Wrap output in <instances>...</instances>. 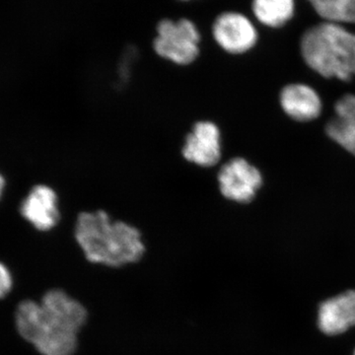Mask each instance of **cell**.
Listing matches in <instances>:
<instances>
[{
    "label": "cell",
    "instance_id": "8fae6325",
    "mask_svg": "<svg viewBox=\"0 0 355 355\" xmlns=\"http://www.w3.org/2000/svg\"><path fill=\"white\" fill-rule=\"evenodd\" d=\"M331 140L355 156V95L343 96L336 103L335 114L326 125Z\"/></svg>",
    "mask_w": 355,
    "mask_h": 355
},
{
    "label": "cell",
    "instance_id": "5bb4252c",
    "mask_svg": "<svg viewBox=\"0 0 355 355\" xmlns=\"http://www.w3.org/2000/svg\"><path fill=\"white\" fill-rule=\"evenodd\" d=\"M13 286L12 275L8 268L0 261V299L6 297Z\"/></svg>",
    "mask_w": 355,
    "mask_h": 355
},
{
    "label": "cell",
    "instance_id": "7c38bea8",
    "mask_svg": "<svg viewBox=\"0 0 355 355\" xmlns=\"http://www.w3.org/2000/svg\"><path fill=\"white\" fill-rule=\"evenodd\" d=\"M294 0H253L252 10L259 22L270 28L286 25L293 17Z\"/></svg>",
    "mask_w": 355,
    "mask_h": 355
},
{
    "label": "cell",
    "instance_id": "e0dca14e",
    "mask_svg": "<svg viewBox=\"0 0 355 355\" xmlns=\"http://www.w3.org/2000/svg\"><path fill=\"white\" fill-rule=\"evenodd\" d=\"M354 355H355V352H354Z\"/></svg>",
    "mask_w": 355,
    "mask_h": 355
},
{
    "label": "cell",
    "instance_id": "30bf717a",
    "mask_svg": "<svg viewBox=\"0 0 355 355\" xmlns=\"http://www.w3.org/2000/svg\"><path fill=\"white\" fill-rule=\"evenodd\" d=\"M279 102L289 118L301 123L316 120L323 109L321 97L316 90L302 83L284 86L280 92Z\"/></svg>",
    "mask_w": 355,
    "mask_h": 355
},
{
    "label": "cell",
    "instance_id": "52a82bcc",
    "mask_svg": "<svg viewBox=\"0 0 355 355\" xmlns=\"http://www.w3.org/2000/svg\"><path fill=\"white\" fill-rule=\"evenodd\" d=\"M212 39L226 53L244 55L256 46L258 31L244 14L226 11L219 14L211 26Z\"/></svg>",
    "mask_w": 355,
    "mask_h": 355
},
{
    "label": "cell",
    "instance_id": "6da1fadb",
    "mask_svg": "<svg viewBox=\"0 0 355 355\" xmlns=\"http://www.w3.org/2000/svg\"><path fill=\"white\" fill-rule=\"evenodd\" d=\"M73 234L85 258L96 265L121 268L137 263L146 252L140 229L105 209L80 210Z\"/></svg>",
    "mask_w": 355,
    "mask_h": 355
},
{
    "label": "cell",
    "instance_id": "9a60e30c",
    "mask_svg": "<svg viewBox=\"0 0 355 355\" xmlns=\"http://www.w3.org/2000/svg\"><path fill=\"white\" fill-rule=\"evenodd\" d=\"M4 189H6V179L0 174V200H1L2 195H3Z\"/></svg>",
    "mask_w": 355,
    "mask_h": 355
},
{
    "label": "cell",
    "instance_id": "4fadbf2b",
    "mask_svg": "<svg viewBox=\"0 0 355 355\" xmlns=\"http://www.w3.org/2000/svg\"><path fill=\"white\" fill-rule=\"evenodd\" d=\"M324 22L355 24V0H307Z\"/></svg>",
    "mask_w": 355,
    "mask_h": 355
},
{
    "label": "cell",
    "instance_id": "3957f363",
    "mask_svg": "<svg viewBox=\"0 0 355 355\" xmlns=\"http://www.w3.org/2000/svg\"><path fill=\"white\" fill-rule=\"evenodd\" d=\"M300 49L306 64L320 76L343 81L355 76V34L343 25L313 26L303 35Z\"/></svg>",
    "mask_w": 355,
    "mask_h": 355
},
{
    "label": "cell",
    "instance_id": "5b68a950",
    "mask_svg": "<svg viewBox=\"0 0 355 355\" xmlns=\"http://www.w3.org/2000/svg\"><path fill=\"white\" fill-rule=\"evenodd\" d=\"M180 156L189 166L210 170L220 164L223 139L218 123L209 119H197L182 137Z\"/></svg>",
    "mask_w": 355,
    "mask_h": 355
},
{
    "label": "cell",
    "instance_id": "ba28073f",
    "mask_svg": "<svg viewBox=\"0 0 355 355\" xmlns=\"http://www.w3.org/2000/svg\"><path fill=\"white\" fill-rule=\"evenodd\" d=\"M20 214L40 232L53 230L62 220L58 191L50 184H35L21 202Z\"/></svg>",
    "mask_w": 355,
    "mask_h": 355
},
{
    "label": "cell",
    "instance_id": "8992f818",
    "mask_svg": "<svg viewBox=\"0 0 355 355\" xmlns=\"http://www.w3.org/2000/svg\"><path fill=\"white\" fill-rule=\"evenodd\" d=\"M217 190L228 202L247 205L253 202L263 186V175L246 158L236 156L219 166L216 176Z\"/></svg>",
    "mask_w": 355,
    "mask_h": 355
},
{
    "label": "cell",
    "instance_id": "9c48e42d",
    "mask_svg": "<svg viewBox=\"0 0 355 355\" xmlns=\"http://www.w3.org/2000/svg\"><path fill=\"white\" fill-rule=\"evenodd\" d=\"M317 323L319 330L330 336L340 335L354 327L355 291H345L322 302Z\"/></svg>",
    "mask_w": 355,
    "mask_h": 355
},
{
    "label": "cell",
    "instance_id": "277c9868",
    "mask_svg": "<svg viewBox=\"0 0 355 355\" xmlns=\"http://www.w3.org/2000/svg\"><path fill=\"white\" fill-rule=\"evenodd\" d=\"M202 34L193 21L165 18L156 25L153 50L168 64L184 69L198 62L202 53Z\"/></svg>",
    "mask_w": 355,
    "mask_h": 355
},
{
    "label": "cell",
    "instance_id": "7a4b0ae2",
    "mask_svg": "<svg viewBox=\"0 0 355 355\" xmlns=\"http://www.w3.org/2000/svg\"><path fill=\"white\" fill-rule=\"evenodd\" d=\"M15 324L19 335L42 355H73L83 328L67 310L34 300L18 305Z\"/></svg>",
    "mask_w": 355,
    "mask_h": 355
},
{
    "label": "cell",
    "instance_id": "2e32d148",
    "mask_svg": "<svg viewBox=\"0 0 355 355\" xmlns=\"http://www.w3.org/2000/svg\"><path fill=\"white\" fill-rule=\"evenodd\" d=\"M180 1H189V0H180Z\"/></svg>",
    "mask_w": 355,
    "mask_h": 355
}]
</instances>
